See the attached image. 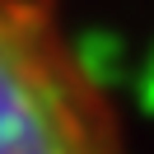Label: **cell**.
<instances>
[{"instance_id": "6da1fadb", "label": "cell", "mask_w": 154, "mask_h": 154, "mask_svg": "<svg viewBox=\"0 0 154 154\" xmlns=\"http://www.w3.org/2000/svg\"><path fill=\"white\" fill-rule=\"evenodd\" d=\"M0 154H131L61 0H0Z\"/></svg>"}]
</instances>
